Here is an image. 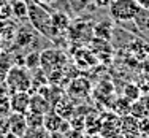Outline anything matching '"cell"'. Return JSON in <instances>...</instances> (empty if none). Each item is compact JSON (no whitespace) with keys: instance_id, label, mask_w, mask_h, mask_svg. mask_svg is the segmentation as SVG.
Instances as JSON below:
<instances>
[{"instance_id":"1","label":"cell","mask_w":149,"mask_h":138,"mask_svg":"<svg viewBox=\"0 0 149 138\" xmlns=\"http://www.w3.org/2000/svg\"><path fill=\"white\" fill-rule=\"evenodd\" d=\"M30 19V24L37 32H40L41 35H46V37L52 38L59 33L57 30L54 29L52 26V19H51V15L46 11L45 8H41L40 5H30L29 6V16Z\"/></svg>"},{"instance_id":"2","label":"cell","mask_w":149,"mask_h":138,"mask_svg":"<svg viewBox=\"0 0 149 138\" xmlns=\"http://www.w3.org/2000/svg\"><path fill=\"white\" fill-rule=\"evenodd\" d=\"M141 11V6L136 0H113L109 5V16L118 22L133 21Z\"/></svg>"},{"instance_id":"3","label":"cell","mask_w":149,"mask_h":138,"mask_svg":"<svg viewBox=\"0 0 149 138\" xmlns=\"http://www.w3.org/2000/svg\"><path fill=\"white\" fill-rule=\"evenodd\" d=\"M6 87L10 94L17 91H30L32 87V76L29 73V68L24 65H13L6 73Z\"/></svg>"},{"instance_id":"4","label":"cell","mask_w":149,"mask_h":138,"mask_svg":"<svg viewBox=\"0 0 149 138\" xmlns=\"http://www.w3.org/2000/svg\"><path fill=\"white\" fill-rule=\"evenodd\" d=\"M40 57H41L40 67L41 70H45V73L59 72L67 61L65 54L57 51V49H45L43 52H40Z\"/></svg>"},{"instance_id":"5","label":"cell","mask_w":149,"mask_h":138,"mask_svg":"<svg viewBox=\"0 0 149 138\" xmlns=\"http://www.w3.org/2000/svg\"><path fill=\"white\" fill-rule=\"evenodd\" d=\"M30 95L29 91H17L10 94V103H11V113H21L27 114L30 109Z\"/></svg>"},{"instance_id":"6","label":"cell","mask_w":149,"mask_h":138,"mask_svg":"<svg viewBox=\"0 0 149 138\" xmlns=\"http://www.w3.org/2000/svg\"><path fill=\"white\" fill-rule=\"evenodd\" d=\"M120 132L125 138H140V129H138V119L132 114H125L119 121Z\"/></svg>"},{"instance_id":"7","label":"cell","mask_w":149,"mask_h":138,"mask_svg":"<svg viewBox=\"0 0 149 138\" xmlns=\"http://www.w3.org/2000/svg\"><path fill=\"white\" fill-rule=\"evenodd\" d=\"M8 124H10V132L17 137H22L29 129L26 114H21V113H13L11 116H8Z\"/></svg>"},{"instance_id":"8","label":"cell","mask_w":149,"mask_h":138,"mask_svg":"<svg viewBox=\"0 0 149 138\" xmlns=\"http://www.w3.org/2000/svg\"><path fill=\"white\" fill-rule=\"evenodd\" d=\"M37 30H32L29 29L27 26H22L19 30L15 33V41L16 45L19 46V48H24V46H29L35 41V38H37V33H35Z\"/></svg>"},{"instance_id":"9","label":"cell","mask_w":149,"mask_h":138,"mask_svg":"<svg viewBox=\"0 0 149 138\" xmlns=\"http://www.w3.org/2000/svg\"><path fill=\"white\" fill-rule=\"evenodd\" d=\"M60 124H62V116L59 113H48L45 116V121H43V125L49 132H57L60 129Z\"/></svg>"},{"instance_id":"10","label":"cell","mask_w":149,"mask_h":138,"mask_svg":"<svg viewBox=\"0 0 149 138\" xmlns=\"http://www.w3.org/2000/svg\"><path fill=\"white\" fill-rule=\"evenodd\" d=\"M48 109H49V103L46 102L45 97H41V95H33V97L30 98V109L29 111H35V113H40V114H45Z\"/></svg>"},{"instance_id":"11","label":"cell","mask_w":149,"mask_h":138,"mask_svg":"<svg viewBox=\"0 0 149 138\" xmlns=\"http://www.w3.org/2000/svg\"><path fill=\"white\" fill-rule=\"evenodd\" d=\"M51 19H52V26H54V29L57 32L65 30L70 27V17L62 11H57L54 15H51Z\"/></svg>"},{"instance_id":"12","label":"cell","mask_w":149,"mask_h":138,"mask_svg":"<svg viewBox=\"0 0 149 138\" xmlns=\"http://www.w3.org/2000/svg\"><path fill=\"white\" fill-rule=\"evenodd\" d=\"M11 11L17 19H24L29 16V5L24 0H13L11 2Z\"/></svg>"},{"instance_id":"13","label":"cell","mask_w":149,"mask_h":138,"mask_svg":"<svg viewBox=\"0 0 149 138\" xmlns=\"http://www.w3.org/2000/svg\"><path fill=\"white\" fill-rule=\"evenodd\" d=\"M11 113V103H10L8 92H0V118H6Z\"/></svg>"},{"instance_id":"14","label":"cell","mask_w":149,"mask_h":138,"mask_svg":"<svg viewBox=\"0 0 149 138\" xmlns=\"http://www.w3.org/2000/svg\"><path fill=\"white\" fill-rule=\"evenodd\" d=\"M24 65L27 67L29 70H35V68H40V62H41V57H40V52L37 51H32L24 57Z\"/></svg>"},{"instance_id":"15","label":"cell","mask_w":149,"mask_h":138,"mask_svg":"<svg viewBox=\"0 0 149 138\" xmlns=\"http://www.w3.org/2000/svg\"><path fill=\"white\" fill-rule=\"evenodd\" d=\"M92 2H94V0H68L70 8H72L74 13H81V11H84V10H86Z\"/></svg>"},{"instance_id":"16","label":"cell","mask_w":149,"mask_h":138,"mask_svg":"<svg viewBox=\"0 0 149 138\" xmlns=\"http://www.w3.org/2000/svg\"><path fill=\"white\" fill-rule=\"evenodd\" d=\"M124 92H125V97L129 98V100H132V102H136L138 98L141 97V92H140V89H138L135 84H127Z\"/></svg>"},{"instance_id":"17","label":"cell","mask_w":149,"mask_h":138,"mask_svg":"<svg viewBox=\"0 0 149 138\" xmlns=\"http://www.w3.org/2000/svg\"><path fill=\"white\" fill-rule=\"evenodd\" d=\"M138 129H140V133H149V116L138 119Z\"/></svg>"},{"instance_id":"18","label":"cell","mask_w":149,"mask_h":138,"mask_svg":"<svg viewBox=\"0 0 149 138\" xmlns=\"http://www.w3.org/2000/svg\"><path fill=\"white\" fill-rule=\"evenodd\" d=\"M113 0H94V3L98 6V8H109Z\"/></svg>"},{"instance_id":"19","label":"cell","mask_w":149,"mask_h":138,"mask_svg":"<svg viewBox=\"0 0 149 138\" xmlns=\"http://www.w3.org/2000/svg\"><path fill=\"white\" fill-rule=\"evenodd\" d=\"M136 2L141 6V10H149V0H136Z\"/></svg>"},{"instance_id":"20","label":"cell","mask_w":149,"mask_h":138,"mask_svg":"<svg viewBox=\"0 0 149 138\" xmlns=\"http://www.w3.org/2000/svg\"><path fill=\"white\" fill-rule=\"evenodd\" d=\"M6 73H8V72H5V70L0 68V84L5 83V79H6Z\"/></svg>"},{"instance_id":"21","label":"cell","mask_w":149,"mask_h":138,"mask_svg":"<svg viewBox=\"0 0 149 138\" xmlns=\"http://www.w3.org/2000/svg\"><path fill=\"white\" fill-rule=\"evenodd\" d=\"M140 138H149V133H141Z\"/></svg>"},{"instance_id":"22","label":"cell","mask_w":149,"mask_h":138,"mask_svg":"<svg viewBox=\"0 0 149 138\" xmlns=\"http://www.w3.org/2000/svg\"><path fill=\"white\" fill-rule=\"evenodd\" d=\"M0 45H2V40H0Z\"/></svg>"}]
</instances>
